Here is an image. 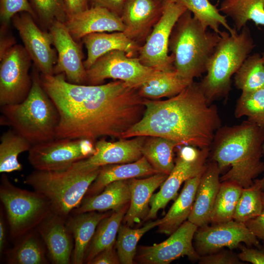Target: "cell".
<instances>
[{"label":"cell","instance_id":"cell-29","mask_svg":"<svg viewBox=\"0 0 264 264\" xmlns=\"http://www.w3.org/2000/svg\"><path fill=\"white\" fill-rule=\"evenodd\" d=\"M193 82L185 80L174 70H158L137 88L143 98L156 99L173 97L180 93Z\"/></svg>","mask_w":264,"mask_h":264},{"label":"cell","instance_id":"cell-16","mask_svg":"<svg viewBox=\"0 0 264 264\" xmlns=\"http://www.w3.org/2000/svg\"><path fill=\"white\" fill-rule=\"evenodd\" d=\"M147 136L121 138L110 142L102 138L95 143V152L91 156L73 163L67 169L87 173L110 164L132 162L142 156V148Z\"/></svg>","mask_w":264,"mask_h":264},{"label":"cell","instance_id":"cell-8","mask_svg":"<svg viewBox=\"0 0 264 264\" xmlns=\"http://www.w3.org/2000/svg\"><path fill=\"white\" fill-rule=\"evenodd\" d=\"M0 199L7 215L10 236L18 240L35 230L52 211L49 201L40 193L13 184L3 173Z\"/></svg>","mask_w":264,"mask_h":264},{"label":"cell","instance_id":"cell-38","mask_svg":"<svg viewBox=\"0 0 264 264\" xmlns=\"http://www.w3.org/2000/svg\"><path fill=\"white\" fill-rule=\"evenodd\" d=\"M236 87L242 92L255 90L264 87V67L262 55H249L235 74Z\"/></svg>","mask_w":264,"mask_h":264},{"label":"cell","instance_id":"cell-34","mask_svg":"<svg viewBox=\"0 0 264 264\" xmlns=\"http://www.w3.org/2000/svg\"><path fill=\"white\" fill-rule=\"evenodd\" d=\"M0 141V173L21 171L22 166L18 157L21 153L28 152L32 144L12 128L2 134Z\"/></svg>","mask_w":264,"mask_h":264},{"label":"cell","instance_id":"cell-3","mask_svg":"<svg viewBox=\"0 0 264 264\" xmlns=\"http://www.w3.org/2000/svg\"><path fill=\"white\" fill-rule=\"evenodd\" d=\"M264 144V128L248 120L238 125L220 127L211 146L212 161L220 172L231 167L220 177V182H233L242 188L251 186L264 172L261 160Z\"/></svg>","mask_w":264,"mask_h":264},{"label":"cell","instance_id":"cell-43","mask_svg":"<svg viewBox=\"0 0 264 264\" xmlns=\"http://www.w3.org/2000/svg\"><path fill=\"white\" fill-rule=\"evenodd\" d=\"M200 264H241L238 255L231 250H219L213 253L200 256Z\"/></svg>","mask_w":264,"mask_h":264},{"label":"cell","instance_id":"cell-10","mask_svg":"<svg viewBox=\"0 0 264 264\" xmlns=\"http://www.w3.org/2000/svg\"><path fill=\"white\" fill-rule=\"evenodd\" d=\"M94 143L87 139L55 138L32 145L28 160L34 170H65L93 154Z\"/></svg>","mask_w":264,"mask_h":264},{"label":"cell","instance_id":"cell-49","mask_svg":"<svg viewBox=\"0 0 264 264\" xmlns=\"http://www.w3.org/2000/svg\"><path fill=\"white\" fill-rule=\"evenodd\" d=\"M7 28L2 26L0 28V57L16 44L14 38L7 34Z\"/></svg>","mask_w":264,"mask_h":264},{"label":"cell","instance_id":"cell-17","mask_svg":"<svg viewBox=\"0 0 264 264\" xmlns=\"http://www.w3.org/2000/svg\"><path fill=\"white\" fill-rule=\"evenodd\" d=\"M48 30L57 52L54 74L63 73L69 83L86 84L87 73L81 44L73 39L64 22L55 21Z\"/></svg>","mask_w":264,"mask_h":264},{"label":"cell","instance_id":"cell-42","mask_svg":"<svg viewBox=\"0 0 264 264\" xmlns=\"http://www.w3.org/2000/svg\"><path fill=\"white\" fill-rule=\"evenodd\" d=\"M22 12L30 14L36 20V15L29 0H0L1 26L7 27L13 17Z\"/></svg>","mask_w":264,"mask_h":264},{"label":"cell","instance_id":"cell-31","mask_svg":"<svg viewBox=\"0 0 264 264\" xmlns=\"http://www.w3.org/2000/svg\"><path fill=\"white\" fill-rule=\"evenodd\" d=\"M219 10L231 19L238 32L249 21L264 27V0H223Z\"/></svg>","mask_w":264,"mask_h":264},{"label":"cell","instance_id":"cell-27","mask_svg":"<svg viewBox=\"0 0 264 264\" xmlns=\"http://www.w3.org/2000/svg\"><path fill=\"white\" fill-rule=\"evenodd\" d=\"M131 197L128 179L114 181L98 194L84 198L70 214L117 210L129 204Z\"/></svg>","mask_w":264,"mask_h":264},{"label":"cell","instance_id":"cell-13","mask_svg":"<svg viewBox=\"0 0 264 264\" xmlns=\"http://www.w3.org/2000/svg\"><path fill=\"white\" fill-rule=\"evenodd\" d=\"M195 249L200 256L227 247L233 250L244 242L248 247L260 248L258 238L244 223L235 220L198 227L194 237Z\"/></svg>","mask_w":264,"mask_h":264},{"label":"cell","instance_id":"cell-2","mask_svg":"<svg viewBox=\"0 0 264 264\" xmlns=\"http://www.w3.org/2000/svg\"><path fill=\"white\" fill-rule=\"evenodd\" d=\"M210 104L199 83L194 81L167 100L145 99L142 118L122 138L159 136L179 145L210 148L221 126L218 109Z\"/></svg>","mask_w":264,"mask_h":264},{"label":"cell","instance_id":"cell-47","mask_svg":"<svg viewBox=\"0 0 264 264\" xmlns=\"http://www.w3.org/2000/svg\"><path fill=\"white\" fill-rule=\"evenodd\" d=\"M128 1V0H91L92 6L106 8L120 17Z\"/></svg>","mask_w":264,"mask_h":264},{"label":"cell","instance_id":"cell-20","mask_svg":"<svg viewBox=\"0 0 264 264\" xmlns=\"http://www.w3.org/2000/svg\"><path fill=\"white\" fill-rule=\"evenodd\" d=\"M76 41L94 33L123 32L125 26L121 17L109 9L91 6L68 17L64 23Z\"/></svg>","mask_w":264,"mask_h":264},{"label":"cell","instance_id":"cell-48","mask_svg":"<svg viewBox=\"0 0 264 264\" xmlns=\"http://www.w3.org/2000/svg\"><path fill=\"white\" fill-rule=\"evenodd\" d=\"M88 0H65L67 18L88 9Z\"/></svg>","mask_w":264,"mask_h":264},{"label":"cell","instance_id":"cell-35","mask_svg":"<svg viewBox=\"0 0 264 264\" xmlns=\"http://www.w3.org/2000/svg\"><path fill=\"white\" fill-rule=\"evenodd\" d=\"M181 2L191 12L193 16L206 29L211 28L213 32L220 34V26H223L227 31L233 34L238 31L231 27L227 22L226 16L221 13L209 0H176Z\"/></svg>","mask_w":264,"mask_h":264},{"label":"cell","instance_id":"cell-21","mask_svg":"<svg viewBox=\"0 0 264 264\" xmlns=\"http://www.w3.org/2000/svg\"><path fill=\"white\" fill-rule=\"evenodd\" d=\"M163 9L155 0H128L120 16L125 26L124 33L139 44L145 42Z\"/></svg>","mask_w":264,"mask_h":264},{"label":"cell","instance_id":"cell-41","mask_svg":"<svg viewBox=\"0 0 264 264\" xmlns=\"http://www.w3.org/2000/svg\"><path fill=\"white\" fill-rule=\"evenodd\" d=\"M38 20L49 29L55 21L65 23L67 19L65 0H29Z\"/></svg>","mask_w":264,"mask_h":264},{"label":"cell","instance_id":"cell-22","mask_svg":"<svg viewBox=\"0 0 264 264\" xmlns=\"http://www.w3.org/2000/svg\"><path fill=\"white\" fill-rule=\"evenodd\" d=\"M221 172L215 161L206 164L197 190L188 220L198 227L210 223L214 203L220 185Z\"/></svg>","mask_w":264,"mask_h":264},{"label":"cell","instance_id":"cell-24","mask_svg":"<svg viewBox=\"0 0 264 264\" xmlns=\"http://www.w3.org/2000/svg\"><path fill=\"white\" fill-rule=\"evenodd\" d=\"M168 176L158 173L143 179H128L131 197L123 220L124 224L131 227L142 220L144 221L149 211L148 205L154 192Z\"/></svg>","mask_w":264,"mask_h":264},{"label":"cell","instance_id":"cell-14","mask_svg":"<svg viewBox=\"0 0 264 264\" xmlns=\"http://www.w3.org/2000/svg\"><path fill=\"white\" fill-rule=\"evenodd\" d=\"M198 228L189 220L184 221L163 242L138 246L134 260L142 264H168L184 256L193 261L199 260L200 256L192 242Z\"/></svg>","mask_w":264,"mask_h":264},{"label":"cell","instance_id":"cell-30","mask_svg":"<svg viewBox=\"0 0 264 264\" xmlns=\"http://www.w3.org/2000/svg\"><path fill=\"white\" fill-rule=\"evenodd\" d=\"M129 206L128 204L112 211L110 215L101 220L87 250L85 264H88L104 249L115 244L116 236Z\"/></svg>","mask_w":264,"mask_h":264},{"label":"cell","instance_id":"cell-15","mask_svg":"<svg viewBox=\"0 0 264 264\" xmlns=\"http://www.w3.org/2000/svg\"><path fill=\"white\" fill-rule=\"evenodd\" d=\"M12 21L36 68L41 74L53 75L57 54L51 47L50 32L41 30L34 18L26 12L16 14Z\"/></svg>","mask_w":264,"mask_h":264},{"label":"cell","instance_id":"cell-44","mask_svg":"<svg viewBox=\"0 0 264 264\" xmlns=\"http://www.w3.org/2000/svg\"><path fill=\"white\" fill-rule=\"evenodd\" d=\"M120 264V262L115 244L104 249L88 263V264Z\"/></svg>","mask_w":264,"mask_h":264},{"label":"cell","instance_id":"cell-7","mask_svg":"<svg viewBox=\"0 0 264 264\" xmlns=\"http://www.w3.org/2000/svg\"><path fill=\"white\" fill-rule=\"evenodd\" d=\"M100 168L87 173L68 169L61 171L34 170L24 183L45 197L52 212L66 219L81 203Z\"/></svg>","mask_w":264,"mask_h":264},{"label":"cell","instance_id":"cell-26","mask_svg":"<svg viewBox=\"0 0 264 264\" xmlns=\"http://www.w3.org/2000/svg\"><path fill=\"white\" fill-rule=\"evenodd\" d=\"M156 173H158L144 156L132 162L103 166L84 198L98 194L107 185L114 181L151 176Z\"/></svg>","mask_w":264,"mask_h":264},{"label":"cell","instance_id":"cell-4","mask_svg":"<svg viewBox=\"0 0 264 264\" xmlns=\"http://www.w3.org/2000/svg\"><path fill=\"white\" fill-rule=\"evenodd\" d=\"M38 72L35 66L32 87L25 100L0 106V125L10 127L32 145L55 139L60 120L58 110L44 89Z\"/></svg>","mask_w":264,"mask_h":264},{"label":"cell","instance_id":"cell-37","mask_svg":"<svg viewBox=\"0 0 264 264\" xmlns=\"http://www.w3.org/2000/svg\"><path fill=\"white\" fill-rule=\"evenodd\" d=\"M242 188L231 182H221L211 215L210 222L219 223L233 220Z\"/></svg>","mask_w":264,"mask_h":264},{"label":"cell","instance_id":"cell-5","mask_svg":"<svg viewBox=\"0 0 264 264\" xmlns=\"http://www.w3.org/2000/svg\"><path fill=\"white\" fill-rule=\"evenodd\" d=\"M220 39V34L207 31L187 10L177 21L170 38L169 51L175 71L183 79L193 82L206 72Z\"/></svg>","mask_w":264,"mask_h":264},{"label":"cell","instance_id":"cell-36","mask_svg":"<svg viewBox=\"0 0 264 264\" xmlns=\"http://www.w3.org/2000/svg\"><path fill=\"white\" fill-rule=\"evenodd\" d=\"M161 221V219L150 221L143 227L137 229H132L125 224L120 226L115 247L120 264L133 263L138 241L146 232L154 227L158 226Z\"/></svg>","mask_w":264,"mask_h":264},{"label":"cell","instance_id":"cell-9","mask_svg":"<svg viewBox=\"0 0 264 264\" xmlns=\"http://www.w3.org/2000/svg\"><path fill=\"white\" fill-rule=\"evenodd\" d=\"M187 10L177 0H165L160 18L139 48L137 57L143 65L160 71L174 70L169 54L170 38L177 21Z\"/></svg>","mask_w":264,"mask_h":264},{"label":"cell","instance_id":"cell-33","mask_svg":"<svg viewBox=\"0 0 264 264\" xmlns=\"http://www.w3.org/2000/svg\"><path fill=\"white\" fill-rule=\"evenodd\" d=\"M40 236L36 229L19 239L7 251V261L10 264H46L48 263Z\"/></svg>","mask_w":264,"mask_h":264},{"label":"cell","instance_id":"cell-32","mask_svg":"<svg viewBox=\"0 0 264 264\" xmlns=\"http://www.w3.org/2000/svg\"><path fill=\"white\" fill-rule=\"evenodd\" d=\"M176 142L159 136H147L142 148L145 156L158 172L169 175L174 168L173 151Z\"/></svg>","mask_w":264,"mask_h":264},{"label":"cell","instance_id":"cell-51","mask_svg":"<svg viewBox=\"0 0 264 264\" xmlns=\"http://www.w3.org/2000/svg\"><path fill=\"white\" fill-rule=\"evenodd\" d=\"M263 151H264V144L263 145ZM261 180V181H262V183L263 189V190H264V176H263V177Z\"/></svg>","mask_w":264,"mask_h":264},{"label":"cell","instance_id":"cell-19","mask_svg":"<svg viewBox=\"0 0 264 264\" xmlns=\"http://www.w3.org/2000/svg\"><path fill=\"white\" fill-rule=\"evenodd\" d=\"M66 220L52 212L36 229L45 245L50 260L55 264L71 263L74 240Z\"/></svg>","mask_w":264,"mask_h":264},{"label":"cell","instance_id":"cell-46","mask_svg":"<svg viewBox=\"0 0 264 264\" xmlns=\"http://www.w3.org/2000/svg\"><path fill=\"white\" fill-rule=\"evenodd\" d=\"M264 209L259 216L247 221L245 224L258 238L264 242V190L262 192Z\"/></svg>","mask_w":264,"mask_h":264},{"label":"cell","instance_id":"cell-23","mask_svg":"<svg viewBox=\"0 0 264 264\" xmlns=\"http://www.w3.org/2000/svg\"><path fill=\"white\" fill-rule=\"evenodd\" d=\"M87 51L84 64L89 68L101 56L113 50H121L130 57L138 55L140 45L128 37L123 32L89 34L82 39Z\"/></svg>","mask_w":264,"mask_h":264},{"label":"cell","instance_id":"cell-39","mask_svg":"<svg viewBox=\"0 0 264 264\" xmlns=\"http://www.w3.org/2000/svg\"><path fill=\"white\" fill-rule=\"evenodd\" d=\"M263 191L261 179H255L251 186L242 188L233 220L245 223L249 220L260 216L264 209Z\"/></svg>","mask_w":264,"mask_h":264},{"label":"cell","instance_id":"cell-45","mask_svg":"<svg viewBox=\"0 0 264 264\" xmlns=\"http://www.w3.org/2000/svg\"><path fill=\"white\" fill-rule=\"evenodd\" d=\"M241 252L238 257L242 262L253 264H264V251L240 245Z\"/></svg>","mask_w":264,"mask_h":264},{"label":"cell","instance_id":"cell-28","mask_svg":"<svg viewBox=\"0 0 264 264\" xmlns=\"http://www.w3.org/2000/svg\"><path fill=\"white\" fill-rule=\"evenodd\" d=\"M203 173L184 182L179 195L167 213L161 219V222L158 225V232L170 235L188 219Z\"/></svg>","mask_w":264,"mask_h":264},{"label":"cell","instance_id":"cell-12","mask_svg":"<svg viewBox=\"0 0 264 264\" xmlns=\"http://www.w3.org/2000/svg\"><path fill=\"white\" fill-rule=\"evenodd\" d=\"M0 106L15 104L27 97L32 85V60L23 46L15 44L0 57Z\"/></svg>","mask_w":264,"mask_h":264},{"label":"cell","instance_id":"cell-11","mask_svg":"<svg viewBox=\"0 0 264 264\" xmlns=\"http://www.w3.org/2000/svg\"><path fill=\"white\" fill-rule=\"evenodd\" d=\"M158 70L143 65L137 57L113 50L100 57L86 70V85H100L107 79H112L138 88Z\"/></svg>","mask_w":264,"mask_h":264},{"label":"cell","instance_id":"cell-1","mask_svg":"<svg viewBox=\"0 0 264 264\" xmlns=\"http://www.w3.org/2000/svg\"><path fill=\"white\" fill-rule=\"evenodd\" d=\"M41 84L55 104L60 120L56 138H122L142 118L145 98L120 80L97 85L68 82L63 73L40 74Z\"/></svg>","mask_w":264,"mask_h":264},{"label":"cell","instance_id":"cell-6","mask_svg":"<svg viewBox=\"0 0 264 264\" xmlns=\"http://www.w3.org/2000/svg\"><path fill=\"white\" fill-rule=\"evenodd\" d=\"M220 39L209 58L206 75L199 83L208 101L226 95L231 78L255 47L249 29L231 34L221 31Z\"/></svg>","mask_w":264,"mask_h":264},{"label":"cell","instance_id":"cell-50","mask_svg":"<svg viewBox=\"0 0 264 264\" xmlns=\"http://www.w3.org/2000/svg\"><path fill=\"white\" fill-rule=\"evenodd\" d=\"M7 231L4 215L1 208L0 212V253H3L6 243Z\"/></svg>","mask_w":264,"mask_h":264},{"label":"cell","instance_id":"cell-40","mask_svg":"<svg viewBox=\"0 0 264 264\" xmlns=\"http://www.w3.org/2000/svg\"><path fill=\"white\" fill-rule=\"evenodd\" d=\"M235 116H246L247 120L264 128V87L242 92L237 100Z\"/></svg>","mask_w":264,"mask_h":264},{"label":"cell","instance_id":"cell-25","mask_svg":"<svg viewBox=\"0 0 264 264\" xmlns=\"http://www.w3.org/2000/svg\"><path fill=\"white\" fill-rule=\"evenodd\" d=\"M111 212L90 211L71 214L67 218L66 223L74 240L71 263H84L87 250L98 224Z\"/></svg>","mask_w":264,"mask_h":264},{"label":"cell","instance_id":"cell-18","mask_svg":"<svg viewBox=\"0 0 264 264\" xmlns=\"http://www.w3.org/2000/svg\"><path fill=\"white\" fill-rule=\"evenodd\" d=\"M209 151L210 148L201 149L199 155L194 159L178 155L174 169L161 185L160 190L152 196L149 204L150 208L144 221L155 219L158 211L164 208L176 197L183 182L203 172Z\"/></svg>","mask_w":264,"mask_h":264},{"label":"cell","instance_id":"cell-52","mask_svg":"<svg viewBox=\"0 0 264 264\" xmlns=\"http://www.w3.org/2000/svg\"><path fill=\"white\" fill-rule=\"evenodd\" d=\"M262 57L263 65H264V52L263 53Z\"/></svg>","mask_w":264,"mask_h":264},{"label":"cell","instance_id":"cell-53","mask_svg":"<svg viewBox=\"0 0 264 264\" xmlns=\"http://www.w3.org/2000/svg\"></svg>","mask_w":264,"mask_h":264}]
</instances>
